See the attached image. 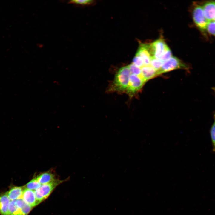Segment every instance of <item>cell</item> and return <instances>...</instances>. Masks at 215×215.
Here are the masks:
<instances>
[{
	"label": "cell",
	"instance_id": "obj_1",
	"mask_svg": "<svg viewBox=\"0 0 215 215\" xmlns=\"http://www.w3.org/2000/svg\"><path fill=\"white\" fill-rule=\"evenodd\" d=\"M130 72L129 65L120 68L117 72L110 88V90L126 91L128 86Z\"/></svg>",
	"mask_w": 215,
	"mask_h": 215
},
{
	"label": "cell",
	"instance_id": "obj_2",
	"mask_svg": "<svg viewBox=\"0 0 215 215\" xmlns=\"http://www.w3.org/2000/svg\"><path fill=\"white\" fill-rule=\"evenodd\" d=\"M64 181L56 179L50 182L42 185L39 188L34 191L37 201L40 203L45 200L57 186Z\"/></svg>",
	"mask_w": 215,
	"mask_h": 215
},
{
	"label": "cell",
	"instance_id": "obj_3",
	"mask_svg": "<svg viewBox=\"0 0 215 215\" xmlns=\"http://www.w3.org/2000/svg\"><path fill=\"white\" fill-rule=\"evenodd\" d=\"M187 65L178 58L172 56L168 60L163 62L160 69L157 71V75L171 70L179 69H187Z\"/></svg>",
	"mask_w": 215,
	"mask_h": 215
},
{
	"label": "cell",
	"instance_id": "obj_4",
	"mask_svg": "<svg viewBox=\"0 0 215 215\" xmlns=\"http://www.w3.org/2000/svg\"><path fill=\"white\" fill-rule=\"evenodd\" d=\"M195 5L192 12L194 21L196 26L201 31L206 30L208 22L205 17L202 6Z\"/></svg>",
	"mask_w": 215,
	"mask_h": 215
},
{
	"label": "cell",
	"instance_id": "obj_5",
	"mask_svg": "<svg viewBox=\"0 0 215 215\" xmlns=\"http://www.w3.org/2000/svg\"><path fill=\"white\" fill-rule=\"evenodd\" d=\"M145 82L141 77L130 74L126 92L131 96L140 90Z\"/></svg>",
	"mask_w": 215,
	"mask_h": 215
},
{
	"label": "cell",
	"instance_id": "obj_6",
	"mask_svg": "<svg viewBox=\"0 0 215 215\" xmlns=\"http://www.w3.org/2000/svg\"><path fill=\"white\" fill-rule=\"evenodd\" d=\"M152 58L159 59L168 47L162 38H159L149 44Z\"/></svg>",
	"mask_w": 215,
	"mask_h": 215
},
{
	"label": "cell",
	"instance_id": "obj_7",
	"mask_svg": "<svg viewBox=\"0 0 215 215\" xmlns=\"http://www.w3.org/2000/svg\"><path fill=\"white\" fill-rule=\"evenodd\" d=\"M136 55L140 57L142 59L144 66L150 65L152 57L150 51L149 44H141Z\"/></svg>",
	"mask_w": 215,
	"mask_h": 215
},
{
	"label": "cell",
	"instance_id": "obj_8",
	"mask_svg": "<svg viewBox=\"0 0 215 215\" xmlns=\"http://www.w3.org/2000/svg\"><path fill=\"white\" fill-rule=\"evenodd\" d=\"M22 199L27 204L33 208L39 203L36 199L34 191L25 188Z\"/></svg>",
	"mask_w": 215,
	"mask_h": 215
},
{
	"label": "cell",
	"instance_id": "obj_9",
	"mask_svg": "<svg viewBox=\"0 0 215 215\" xmlns=\"http://www.w3.org/2000/svg\"><path fill=\"white\" fill-rule=\"evenodd\" d=\"M202 7L205 17L208 22L213 21L215 17V1L206 2Z\"/></svg>",
	"mask_w": 215,
	"mask_h": 215
},
{
	"label": "cell",
	"instance_id": "obj_10",
	"mask_svg": "<svg viewBox=\"0 0 215 215\" xmlns=\"http://www.w3.org/2000/svg\"><path fill=\"white\" fill-rule=\"evenodd\" d=\"M35 177L42 185L50 182L56 179L55 174L50 170L41 173Z\"/></svg>",
	"mask_w": 215,
	"mask_h": 215
},
{
	"label": "cell",
	"instance_id": "obj_11",
	"mask_svg": "<svg viewBox=\"0 0 215 215\" xmlns=\"http://www.w3.org/2000/svg\"><path fill=\"white\" fill-rule=\"evenodd\" d=\"M24 186L12 187L6 194L10 201L16 200L22 198L24 191Z\"/></svg>",
	"mask_w": 215,
	"mask_h": 215
},
{
	"label": "cell",
	"instance_id": "obj_12",
	"mask_svg": "<svg viewBox=\"0 0 215 215\" xmlns=\"http://www.w3.org/2000/svg\"><path fill=\"white\" fill-rule=\"evenodd\" d=\"M141 69L142 78L145 82L158 76L157 71L150 65L144 66Z\"/></svg>",
	"mask_w": 215,
	"mask_h": 215
},
{
	"label": "cell",
	"instance_id": "obj_13",
	"mask_svg": "<svg viewBox=\"0 0 215 215\" xmlns=\"http://www.w3.org/2000/svg\"><path fill=\"white\" fill-rule=\"evenodd\" d=\"M10 202L6 193L0 195V214L1 215H9L8 206Z\"/></svg>",
	"mask_w": 215,
	"mask_h": 215
},
{
	"label": "cell",
	"instance_id": "obj_14",
	"mask_svg": "<svg viewBox=\"0 0 215 215\" xmlns=\"http://www.w3.org/2000/svg\"><path fill=\"white\" fill-rule=\"evenodd\" d=\"M41 185L34 177L24 187L25 188L35 191L39 188Z\"/></svg>",
	"mask_w": 215,
	"mask_h": 215
},
{
	"label": "cell",
	"instance_id": "obj_15",
	"mask_svg": "<svg viewBox=\"0 0 215 215\" xmlns=\"http://www.w3.org/2000/svg\"><path fill=\"white\" fill-rule=\"evenodd\" d=\"M214 122L210 128V133L211 140L212 151L215 153V113H213Z\"/></svg>",
	"mask_w": 215,
	"mask_h": 215
},
{
	"label": "cell",
	"instance_id": "obj_16",
	"mask_svg": "<svg viewBox=\"0 0 215 215\" xmlns=\"http://www.w3.org/2000/svg\"><path fill=\"white\" fill-rule=\"evenodd\" d=\"M163 63V62L159 59L152 58L150 60V65L157 71L160 69Z\"/></svg>",
	"mask_w": 215,
	"mask_h": 215
},
{
	"label": "cell",
	"instance_id": "obj_17",
	"mask_svg": "<svg viewBox=\"0 0 215 215\" xmlns=\"http://www.w3.org/2000/svg\"><path fill=\"white\" fill-rule=\"evenodd\" d=\"M129 66L131 74L138 76L143 79L142 76V71L141 68L136 66L132 63L129 65Z\"/></svg>",
	"mask_w": 215,
	"mask_h": 215
},
{
	"label": "cell",
	"instance_id": "obj_18",
	"mask_svg": "<svg viewBox=\"0 0 215 215\" xmlns=\"http://www.w3.org/2000/svg\"><path fill=\"white\" fill-rule=\"evenodd\" d=\"M206 30L210 34L215 36V22L212 21L208 22Z\"/></svg>",
	"mask_w": 215,
	"mask_h": 215
},
{
	"label": "cell",
	"instance_id": "obj_19",
	"mask_svg": "<svg viewBox=\"0 0 215 215\" xmlns=\"http://www.w3.org/2000/svg\"><path fill=\"white\" fill-rule=\"evenodd\" d=\"M132 63L141 68L144 66L142 59L140 57L136 55L133 60Z\"/></svg>",
	"mask_w": 215,
	"mask_h": 215
},
{
	"label": "cell",
	"instance_id": "obj_20",
	"mask_svg": "<svg viewBox=\"0 0 215 215\" xmlns=\"http://www.w3.org/2000/svg\"><path fill=\"white\" fill-rule=\"evenodd\" d=\"M171 51L168 47L159 59L163 62L165 61L172 56Z\"/></svg>",
	"mask_w": 215,
	"mask_h": 215
},
{
	"label": "cell",
	"instance_id": "obj_21",
	"mask_svg": "<svg viewBox=\"0 0 215 215\" xmlns=\"http://www.w3.org/2000/svg\"><path fill=\"white\" fill-rule=\"evenodd\" d=\"M93 1L91 0H73L69 1V3L76 4L85 5H88L92 3Z\"/></svg>",
	"mask_w": 215,
	"mask_h": 215
},
{
	"label": "cell",
	"instance_id": "obj_22",
	"mask_svg": "<svg viewBox=\"0 0 215 215\" xmlns=\"http://www.w3.org/2000/svg\"><path fill=\"white\" fill-rule=\"evenodd\" d=\"M211 89H212V90H213L214 91V92H215V87H212V88Z\"/></svg>",
	"mask_w": 215,
	"mask_h": 215
},
{
	"label": "cell",
	"instance_id": "obj_23",
	"mask_svg": "<svg viewBox=\"0 0 215 215\" xmlns=\"http://www.w3.org/2000/svg\"><path fill=\"white\" fill-rule=\"evenodd\" d=\"M213 21H214L215 22V17L214 18V20H213Z\"/></svg>",
	"mask_w": 215,
	"mask_h": 215
}]
</instances>
